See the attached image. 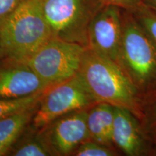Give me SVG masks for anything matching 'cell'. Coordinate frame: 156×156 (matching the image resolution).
<instances>
[{
  "label": "cell",
  "instance_id": "cell-1",
  "mask_svg": "<svg viewBox=\"0 0 156 156\" xmlns=\"http://www.w3.org/2000/svg\"><path fill=\"white\" fill-rule=\"evenodd\" d=\"M51 37L42 0H24L0 25L2 58L25 64Z\"/></svg>",
  "mask_w": 156,
  "mask_h": 156
},
{
  "label": "cell",
  "instance_id": "cell-2",
  "mask_svg": "<svg viewBox=\"0 0 156 156\" xmlns=\"http://www.w3.org/2000/svg\"><path fill=\"white\" fill-rule=\"evenodd\" d=\"M78 73L96 103L126 108L138 116L141 97L116 62L87 48Z\"/></svg>",
  "mask_w": 156,
  "mask_h": 156
},
{
  "label": "cell",
  "instance_id": "cell-3",
  "mask_svg": "<svg viewBox=\"0 0 156 156\" xmlns=\"http://www.w3.org/2000/svg\"><path fill=\"white\" fill-rule=\"evenodd\" d=\"M117 64L140 97L156 90V45L134 15L124 9Z\"/></svg>",
  "mask_w": 156,
  "mask_h": 156
},
{
  "label": "cell",
  "instance_id": "cell-4",
  "mask_svg": "<svg viewBox=\"0 0 156 156\" xmlns=\"http://www.w3.org/2000/svg\"><path fill=\"white\" fill-rule=\"evenodd\" d=\"M103 5L100 0H42L52 37L87 48L90 25Z\"/></svg>",
  "mask_w": 156,
  "mask_h": 156
},
{
  "label": "cell",
  "instance_id": "cell-5",
  "mask_svg": "<svg viewBox=\"0 0 156 156\" xmlns=\"http://www.w3.org/2000/svg\"><path fill=\"white\" fill-rule=\"evenodd\" d=\"M87 47L51 37L25 64L48 87L71 79L79 73Z\"/></svg>",
  "mask_w": 156,
  "mask_h": 156
},
{
  "label": "cell",
  "instance_id": "cell-6",
  "mask_svg": "<svg viewBox=\"0 0 156 156\" xmlns=\"http://www.w3.org/2000/svg\"><path fill=\"white\" fill-rule=\"evenodd\" d=\"M95 103L96 101L77 73L71 79L45 91L33 117V125L41 129L58 117L75 111L88 109Z\"/></svg>",
  "mask_w": 156,
  "mask_h": 156
},
{
  "label": "cell",
  "instance_id": "cell-7",
  "mask_svg": "<svg viewBox=\"0 0 156 156\" xmlns=\"http://www.w3.org/2000/svg\"><path fill=\"white\" fill-rule=\"evenodd\" d=\"M88 109L69 113L41 129L39 134L53 155H69L83 142L90 140L87 123Z\"/></svg>",
  "mask_w": 156,
  "mask_h": 156
},
{
  "label": "cell",
  "instance_id": "cell-8",
  "mask_svg": "<svg viewBox=\"0 0 156 156\" xmlns=\"http://www.w3.org/2000/svg\"><path fill=\"white\" fill-rule=\"evenodd\" d=\"M122 25L123 9L114 5H103L90 25L88 48L117 63Z\"/></svg>",
  "mask_w": 156,
  "mask_h": 156
},
{
  "label": "cell",
  "instance_id": "cell-9",
  "mask_svg": "<svg viewBox=\"0 0 156 156\" xmlns=\"http://www.w3.org/2000/svg\"><path fill=\"white\" fill-rule=\"evenodd\" d=\"M112 140L125 155L154 156L155 146L148 139L140 121L130 111L114 107Z\"/></svg>",
  "mask_w": 156,
  "mask_h": 156
},
{
  "label": "cell",
  "instance_id": "cell-10",
  "mask_svg": "<svg viewBox=\"0 0 156 156\" xmlns=\"http://www.w3.org/2000/svg\"><path fill=\"white\" fill-rule=\"evenodd\" d=\"M48 87L28 64L7 62L0 68V98L30 96Z\"/></svg>",
  "mask_w": 156,
  "mask_h": 156
},
{
  "label": "cell",
  "instance_id": "cell-11",
  "mask_svg": "<svg viewBox=\"0 0 156 156\" xmlns=\"http://www.w3.org/2000/svg\"><path fill=\"white\" fill-rule=\"evenodd\" d=\"M114 121V106L106 103H97L90 107L87 119L90 140L115 147L112 140Z\"/></svg>",
  "mask_w": 156,
  "mask_h": 156
},
{
  "label": "cell",
  "instance_id": "cell-12",
  "mask_svg": "<svg viewBox=\"0 0 156 156\" xmlns=\"http://www.w3.org/2000/svg\"><path fill=\"white\" fill-rule=\"evenodd\" d=\"M36 107L17 112L0 119V142L11 148L21 136L27 124L33 119Z\"/></svg>",
  "mask_w": 156,
  "mask_h": 156
},
{
  "label": "cell",
  "instance_id": "cell-13",
  "mask_svg": "<svg viewBox=\"0 0 156 156\" xmlns=\"http://www.w3.org/2000/svg\"><path fill=\"white\" fill-rule=\"evenodd\" d=\"M136 118L148 139L156 147V90L141 98Z\"/></svg>",
  "mask_w": 156,
  "mask_h": 156
},
{
  "label": "cell",
  "instance_id": "cell-14",
  "mask_svg": "<svg viewBox=\"0 0 156 156\" xmlns=\"http://www.w3.org/2000/svg\"><path fill=\"white\" fill-rule=\"evenodd\" d=\"M11 155L15 156H48L53 155L45 143L39 132L34 135H28L14 147H11Z\"/></svg>",
  "mask_w": 156,
  "mask_h": 156
},
{
  "label": "cell",
  "instance_id": "cell-15",
  "mask_svg": "<svg viewBox=\"0 0 156 156\" xmlns=\"http://www.w3.org/2000/svg\"><path fill=\"white\" fill-rule=\"evenodd\" d=\"M45 91L20 98H0V119L17 112L38 106Z\"/></svg>",
  "mask_w": 156,
  "mask_h": 156
},
{
  "label": "cell",
  "instance_id": "cell-16",
  "mask_svg": "<svg viewBox=\"0 0 156 156\" xmlns=\"http://www.w3.org/2000/svg\"><path fill=\"white\" fill-rule=\"evenodd\" d=\"M132 13L156 45V11L142 4Z\"/></svg>",
  "mask_w": 156,
  "mask_h": 156
},
{
  "label": "cell",
  "instance_id": "cell-17",
  "mask_svg": "<svg viewBox=\"0 0 156 156\" xmlns=\"http://www.w3.org/2000/svg\"><path fill=\"white\" fill-rule=\"evenodd\" d=\"M73 155L77 156H115L119 152L115 147L101 145L93 140L83 142L78 147Z\"/></svg>",
  "mask_w": 156,
  "mask_h": 156
},
{
  "label": "cell",
  "instance_id": "cell-18",
  "mask_svg": "<svg viewBox=\"0 0 156 156\" xmlns=\"http://www.w3.org/2000/svg\"><path fill=\"white\" fill-rule=\"evenodd\" d=\"M104 5H114L133 12L142 5L141 0H100Z\"/></svg>",
  "mask_w": 156,
  "mask_h": 156
},
{
  "label": "cell",
  "instance_id": "cell-19",
  "mask_svg": "<svg viewBox=\"0 0 156 156\" xmlns=\"http://www.w3.org/2000/svg\"><path fill=\"white\" fill-rule=\"evenodd\" d=\"M24 0H0V25Z\"/></svg>",
  "mask_w": 156,
  "mask_h": 156
},
{
  "label": "cell",
  "instance_id": "cell-20",
  "mask_svg": "<svg viewBox=\"0 0 156 156\" xmlns=\"http://www.w3.org/2000/svg\"><path fill=\"white\" fill-rule=\"evenodd\" d=\"M144 5L156 11V0H141Z\"/></svg>",
  "mask_w": 156,
  "mask_h": 156
},
{
  "label": "cell",
  "instance_id": "cell-21",
  "mask_svg": "<svg viewBox=\"0 0 156 156\" xmlns=\"http://www.w3.org/2000/svg\"><path fill=\"white\" fill-rule=\"evenodd\" d=\"M9 150H10V147H7V146L0 142V156L6 155L9 151Z\"/></svg>",
  "mask_w": 156,
  "mask_h": 156
},
{
  "label": "cell",
  "instance_id": "cell-22",
  "mask_svg": "<svg viewBox=\"0 0 156 156\" xmlns=\"http://www.w3.org/2000/svg\"><path fill=\"white\" fill-rule=\"evenodd\" d=\"M0 58H2V54H1V49H0Z\"/></svg>",
  "mask_w": 156,
  "mask_h": 156
}]
</instances>
